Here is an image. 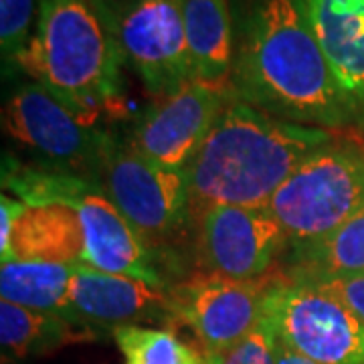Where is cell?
Wrapping results in <instances>:
<instances>
[{
  "label": "cell",
  "mask_w": 364,
  "mask_h": 364,
  "mask_svg": "<svg viewBox=\"0 0 364 364\" xmlns=\"http://www.w3.org/2000/svg\"><path fill=\"white\" fill-rule=\"evenodd\" d=\"M275 364H318L310 360L308 356L299 354L294 348H289L286 342L277 338V358H275Z\"/></svg>",
  "instance_id": "26"
},
{
  "label": "cell",
  "mask_w": 364,
  "mask_h": 364,
  "mask_svg": "<svg viewBox=\"0 0 364 364\" xmlns=\"http://www.w3.org/2000/svg\"><path fill=\"white\" fill-rule=\"evenodd\" d=\"M233 95L231 83L191 81L152 100L136 117L126 142L156 164L184 170Z\"/></svg>",
  "instance_id": "10"
},
{
  "label": "cell",
  "mask_w": 364,
  "mask_h": 364,
  "mask_svg": "<svg viewBox=\"0 0 364 364\" xmlns=\"http://www.w3.org/2000/svg\"><path fill=\"white\" fill-rule=\"evenodd\" d=\"M100 188L154 251L193 223L186 172L152 162L126 140L109 144Z\"/></svg>",
  "instance_id": "6"
},
{
  "label": "cell",
  "mask_w": 364,
  "mask_h": 364,
  "mask_svg": "<svg viewBox=\"0 0 364 364\" xmlns=\"http://www.w3.org/2000/svg\"><path fill=\"white\" fill-rule=\"evenodd\" d=\"M364 203V142L338 134L294 170L269 200L287 249L314 245L334 233Z\"/></svg>",
  "instance_id": "4"
},
{
  "label": "cell",
  "mask_w": 364,
  "mask_h": 364,
  "mask_svg": "<svg viewBox=\"0 0 364 364\" xmlns=\"http://www.w3.org/2000/svg\"><path fill=\"white\" fill-rule=\"evenodd\" d=\"M105 6L124 65L154 100L196 81L178 0H112Z\"/></svg>",
  "instance_id": "8"
},
{
  "label": "cell",
  "mask_w": 364,
  "mask_h": 364,
  "mask_svg": "<svg viewBox=\"0 0 364 364\" xmlns=\"http://www.w3.org/2000/svg\"><path fill=\"white\" fill-rule=\"evenodd\" d=\"M75 208L83 227L81 265L168 289L158 265L156 251L102 191H90L81 196Z\"/></svg>",
  "instance_id": "13"
},
{
  "label": "cell",
  "mask_w": 364,
  "mask_h": 364,
  "mask_svg": "<svg viewBox=\"0 0 364 364\" xmlns=\"http://www.w3.org/2000/svg\"><path fill=\"white\" fill-rule=\"evenodd\" d=\"M122 67L109 9L100 0H39L21 69L81 116L97 119L122 100Z\"/></svg>",
  "instance_id": "3"
},
{
  "label": "cell",
  "mask_w": 364,
  "mask_h": 364,
  "mask_svg": "<svg viewBox=\"0 0 364 364\" xmlns=\"http://www.w3.org/2000/svg\"><path fill=\"white\" fill-rule=\"evenodd\" d=\"M267 116L338 134L364 132V112L328 61L304 0H257L245 18L229 79Z\"/></svg>",
  "instance_id": "1"
},
{
  "label": "cell",
  "mask_w": 364,
  "mask_h": 364,
  "mask_svg": "<svg viewBox=\"0 0 364 364\" xmlns=\"http://www.w3.org/2000/svg\"><path fill=\"white\" fill-rule=\"evenodd\" d=\"M336 136L267 116L233 95L184 168L191 221L215 205L267 207L287 176Z\"/></svg>",
  "instance_id": "2"
},
{
  "label": "cell",
  "mask_w": 364,
  "mask_h": 364,
  "mask_svg": "<svg viewBox=\"0 0 364 364\" xmlns=\"http://www.w3.org/2000/svg\"><path fill=\"white\" fill-rule=\"evenodd\" d=\"M2 128L21 144L33 166L71 174L100 186L112 134L81 116L37 81L18 85L2 109Z\"/></svg>",
  "instance_id": "5"
},
{
  "label": "cell",
  "mask_w": 364,
  "mask_h": 364,
  "mask_svg": "<svg viewBox=\"0 0 364 364\" xmlns=\"http://www.w3.org/2000/svg\"><path fill=\"white\" fill-rule=\"evenodd\" d=\"M126 364H203L205 354L182 342L170 330L126 326L114 334Z\"/></svg>",
  "instance_id": "21"
},
{
  "label": "cell",
  "mask_w": 364,
  "mask_h": 364,
  "mask_svg": "<svg viewBox=\"0 0 364 364\" xmlns=\"http://www.w3.org/2000/svg\"><path fill=\"white\" fill-rule=\"evenodd\" d=\"M83 227L77 208L65 203L26 207L14 223L6 261L81 265Z\"/></svg>",
  "instance_id": "15"
},
{
  "label": "cell",
  "mask_w": 364,
  "mask_h": 364,
  "mask_svg": "<svg viewBox=\"0 0 364 364\" xmlns=\"http://www.w3.org/2000/svg\"><path fill=\"white\" fill-rule=\"evenodd\" d=\"M100 2H104V4H107V2H112V0H100Z\"/></svg>",
  "instance_id": "27"
},
{
  "label": "cell",
  "mask_w": 364,
  "mask_h": 364,
  "mask_svg": "<svg viewBox=\"0 0 364 364\" xmlns=\"http://www.w3.org/2000/svg\"><path fill=\"white\" fill-rule=\"evenodd\" d=\"M195 237L200 273L237 282L275 273L287 249L286 233L267 207H208L195 219Z\"/></svg>",
  "instance_id": "9"
},
{
  "label": "cell",
  "mask_w": 364,
  "mask_h": 364,
  "mask_svg": "<svg viewBox=\"0 0 364 364\" xmlns=\"http://www.w3.org/2000/svg\"><path fill=\"white\" fill-rule=\"evenodd\" d=\"M279 272L289 282L320 284L364 272V203L350 219L326 239L299 249H286Z\"/></svg>",
  "instance_id": "17"
},
{
  "label": "cell",
  "mask_w": 364,
  "mask_h": 364,
  "mask_svg": "<svg viewBox=\"0 0 364 364\" xmlns=\"http://www.w3.org/2000/svg\"><path fill=\"white\" fill-rule=\"evenodd\" d=\"M277 338L318 364H364V322L324 287L277 279L265 301Z\"/></svg>",
  "instance_id": "7"
},
{
  "label": "cell",
  "mask_w": 364,
  "mask_h": 364,
  "mask_svg": "<svg viewBox=\"0 0 364 364\" xmlns=\"http://www.w3.org/2000/svg\"><path fill=\"white\" fill-rule=\"evenodd\" d=\"M37 0H0V51L2 63L16 69L37 23Z\"/></svg>",
  "instance_id": "22"
},
{
  "label": "cell",
  "mask_w": 364,
  "mask_h": 364,
  "mask_svg": "<svg viewBox=\"0 0 364 364\" xmlns=\"http://www.w3.org/2000/svg\"><path fill=\"white\" fill-rule=\"evenodd\" d=\"M304 9L344 90L364 112V0H304Z\"/></svg>",
  "instance_id": "14"
},
{
  "label": "cell",
  "mask_w": 364,
  "mask_h": 364,
  "mask_svg": "<svg viewBox=\"0 0 364 364\" xmlns=\"http://www.w3.org/2000/svg\"><path fill=\"white\" fill-rule=\"evenodd\" d=\"M275 358H277V334L272 322L263 314L259 324L245 338L221 352H207L203 364H275Z\"/></svg>",
  "instance_id": "23"
},
{
  "label": "cell",
  "mask_w": 364,
  "mask_h": 364,
  "mask_svg": "<svg viewBox=\"0 0 364 364\" xmlns=\"http://www.w3.org/2000/svg\"><path fill=\"white\" fill-rule=\"evenodd\" d=\"M61 318L93 338L104 332L114 334L126 326L168 322L174 314L168 289L75 265Z\"/></svg>",
  "instance_id": "12"
},
{
  "label": "cell",
  "mask_w": 364,
  "mask_h": 364,
  "mask_svg": "<svg viewBox=\"0 0 364 364\" xmlns=\"http://www.w3.org/2000/svg\"><path fill=\"white\" fill-rule=\"evenodd\" d=\"M316 286L324 287L326 291L336 296L346 308H350L352 312L364 322V272L326 279Z\"/></svg>",
  "instance_id": "24"
},
{
  "label": "cell",
  "mask_w": 364,
  "mask_h": 364,
  "mask_svg": "<svg viewBox=\"0 0 364 364\" xmlns=\"http://www.w3.org/2000/svg\"><path fill=\"white\" fill-rule=\"evenodd\" d=\"M182 26L196 81L229 83L235 63L227 0H178Z\"/></svg>",
  "instance_id": "16"
},
{
  "label": "cell",
  "mask_w": 364,
  "mask_h": 364,
  "mask_svg": "<svg viewBox=\"0 0 364 364\" xmlns=\"http://www.w3.org/2000/svg\"><path fill=\"white\" fill-rule=\"evenodd\" d=\"M75 265L6 261L0 265V296L28 310L61 316Z\"/></svg>",
  "instance_id": "19"
},
{
  "label": "cell",
  "mask_w": 364,
  "mask_h": 364,
  "mask_svg": "<svg viewBox=\"0 0 364 364\" xmlns=\"http://www.w3.org/2000/svg\"><path fill=\"white\" fill-rule=\"evenodd\" d=\"M90 338L65 318L0 301V346L6 363H23L65 346L75 340Z\"/></svg>",
  "instance_id": "18"
},
{
  "label": "cell",
  "mask_w": 364,
  "mask_h": 364,
  "mask_svg": "<svg viewBox=\"0 0 364 364\" xmlns=\"http://www.w3.org/2000/svg\"><path fill=\"white\" fill-rule=\"evenodd\" d=\"M279 277L282 272H275L259 279L237 282L198 273L168 287L172 314L193 330L205 354L221 352L259 324L267 296Z\"/></svg>",
  "instance_id": "11"
},
{
  "label": "cell",
  "mask_w": 364,
  "mask_h": 364,
  "mask_svg": "<svg viewBox=\"0 0 364 364\" xmlns=\"http://www.w3.org/2000/svg\"><path fill=\"white\" fill-rule=\"evenodd\" d=\"M2 186L4 191L16 196V200L25 203L26 207H41L53 203H65L75 207L79 198L90 191H102L95 182L83 181L63 172L21 164L14 158H4Z\"/></svg>",
  "instance_id": "20"
},
{
  "label": "cell",
  "mask_w": 364,
  "mask_h": 364,
  "mask_svg": "<svg viewBox=\"0 0 364 364\" xmlns=\"http://www.w3.org/2000/svg\"><path fill=\"white\" fill-rule=\"evenodd\" d=\"M26 205L16 200L6 193L0 198V255L4 257L9 253V243H11V235H13L14 223L21 217V213L25 210Z\"/></svg>",
  "instance_id": "25"
}]
</instances>
